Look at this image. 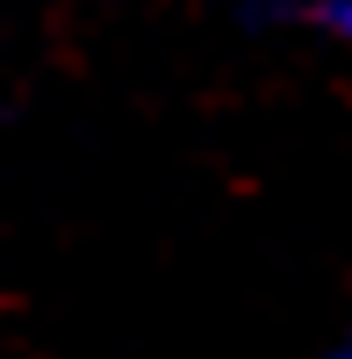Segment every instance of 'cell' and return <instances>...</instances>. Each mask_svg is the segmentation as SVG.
<instances>
[{"instance_id":"6da1fadb","label":"cell","mask_w":352,"mask_h":359,"mask_svg":"<svg viewBox=\"0 0 352 359\" xmlns=\"http://www.w3.org/2000/svg\"><path fill=\"white\" fill-rule=\"evenodd\" d=\"M316 22H324L331 36H345V43H352V0H316Z\"/></svg>"},{"instance_id":"7a4b0ae2","label":"cell","mask_w":352,"mask_h":359,"mask_svg":"<svg viewBox=\"0 0 352 359\" xmlns=\"http://www.w3.org/2000/svg\"><path fill=\"white\" fill-rule=\"evenodd\" d=\"M331 359H352V331H345V338H338V345H331Z\"/></svg>"}]
</instances>
